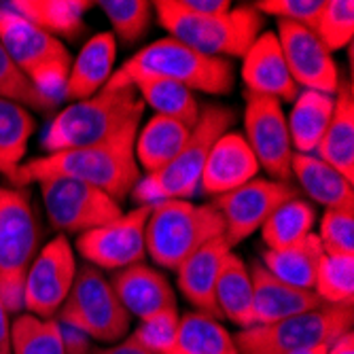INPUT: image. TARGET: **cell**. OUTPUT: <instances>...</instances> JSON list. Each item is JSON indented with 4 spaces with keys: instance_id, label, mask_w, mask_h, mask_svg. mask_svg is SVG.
Listing matches in <instances>:
<instances>
[{
    "instance_id": "cell-1",
    "label": "cell",
    "mask_w": 354,
    "mask_h": 354,
    "mask_svg": "<svg viewBox=\"0 0 354 354\" xmlns=\"http://www.w3.org/2000/svg\"><path fill=\"white\" fill-rule=\"evenodd\" d=\"M138 130L140 127L125 130L102 145L55 151L37 159H28L17 168L9 183L11 187H28L49 178H71L109 193L121 204L140 180V166L134 153Z\"/></svg>"
},
{
    "instance_id": "cell-2",
    "label": "cell",
    "mask_w": 354,
    "mask_h": 354,
    "mask_svg": "<svg viewBox=\"0 0 354 354\" xmlns=\"http://www.w3.org/2000/svg\"><path fill=\"white\" fill-rule=\"evenodd\" d=\"M145 104L134 87H104L87 100L71 102L45 127L47 153L81 149L113 140L132 127H140Z\"/></svg>"
},
{
    "instance_id": "cell-3",
    "label": "cell",
    "mask_w": 354,
    "mask_h": 354,
    "mask_svg": "<svg viewBox=\"0 0 354 354\" xmlns=\"http://www.w3.org/2000/svg\"><path fill=\"white\" fill-rule=\"evenodd\" d=\"M168 79L185 85L193 93L225 95L234 89L236 71L230 59L208 57L187 45L164 37L136 51L113 73L104 87H132L136 79Z\"/></svg>"
},
{
    "instance_id": "cell-4",
    "label": "cell",
    "mask_w": 354,
    "mask_h": 354,
    "mask_svg": "<svg viewBox=\"0 0 354 354\" xmlns=\"http://www.w3.org/2000/svg\"><path fill=\"white\" fill-rule=\"evenodd\" d=\"M157 21L168 37L208 57H244L263 30V15L250 7H232L223 15H193L176 7L174 0L153 3Z\"/></svg>"
},
{
    "instance_id": "cell-5",
    "label": "cell",
    "mask_w": 354,
    "mask_h": 354,
    "mask_svg": "<svg viewBox=\"0 0 354 354\" xmlns=\"http://www.w3.org/2000/svg\"><path fill=\"white\" fill-rule=\"evenodd\" d=\"M236 113L223 104H206L200 111L198 123L191 127L189 140L168 166L153 174H145L132 196L140 206L164 200H191L200 189V178L210 147L218 136L232 130Z\"/></svg>"
},
{
    "instance_id": "cell-6",
    "label": "cell",
    "mask_w": 354,
    "mask_h": 354,
    "mask_svg": "<svg viewBox=\"0 0 354 354\" xmlns=\"http://www.w3.org/2000/svg\"><path fill=\"white\" fill-rule=\"evenodd\" d=\"M225 236V225L212 204L164 200L151 204L147 218V254L164 270L176 268L204 244Z\"/></svg>"
},
{
    "instance_id": "cell-7",
    "label": "cell",
    "mask_w": 354,
    "mask_h": 354,
    "mask_svg": "<svg viewBox=\"0 0 354 354\" xmlns=\"http://www.w3.org/2000/svg\"><path fill=\"white\" fill-rule=\"evenodd\" d=\"M39 221L28 187L0 185V301L24 312V280L39 252Z\"/></svg>"
},
{
    "instance_id": "cell-8",
    "label": "cell",
    "mask_w": 354,
    "mask_h": 354,
    "mask_svg": "<svg viewBox=\"0 0 354 354\" xmlns=\"http://www.w3.org/2000/svg\"><path fill=\"white\" fill-rule=\"evenodd\" d=\"M0 43L45 98L55 104L64 100V87L73 64L66 45L24 19L7 3H0Z\"/></svg>"
},
{
    "instance_id": "cell-9",
    "label": "cell",
    "mask_w": 354,
    "mask_h": 354,
    "mask_svg": "<svg viewBox=\"0 0 354 354\" xmlns=\"http://www.w3.org/2000/svg\"><path fill=\"white\" fill-rule=\"evenodd\" d=\"M352 306H320L272 325L240 329L234 342L240 354H286L299 348L331 344L352 331Z\"/></svg>"
},
{
    "instance_id": "cell-10",
    "label": "cell",
    "mask_w": 354,
    "mask_h": 354,
    "mask_svg": "<svg viewBox=\"0 0 354 354\" xmlns=\"http://www.w3.org/2000/svg\"><path fill=\"white\" fill-rule=\"evenodd\" d=\"M62 327L102 344H117L130 329L132 316L115 295L102 270L85 263L77 270L73 288L55 314Z\"/></svg>"
},
{
    "instance_id": "cell-11",
    "label": "cell",
    "mask_w": 354,
    "mask_h": 354,
    "mask_svg": "<svg viewBox=\"0 0 354 354\" xmlns=\"http://www.w3.org/2000/svg\"><path fill=\"white\" fill-rule=\"evenodd\" d=\"M43 206L53 230L64 234H85L98 230L121 214V204L109 193L71 178H49L39 183Z\"/></svg>"
},
{
    "instance_id": "cell-12",
    "label": "cell",
    "mask_w": 354,
    "mask_h": 354,
    "mask_svg": "<svg viewBox=\"0 0 354 354\" xmlns=\"http://www.w3.org/2000/svg\"><path fill=\"white\" fill-rule=\"evenodd\" d=\"M259 166L274 178L286 183L291 176L293 145L288 136L282 102L268 95L244 91V134Z\"/></svg>"
},
{
    "instance_id": "cell-13",
    "label": "cell",
    "mask_w": 354,
    "mask_h": 354,
    "mask_svg": "<svg viewBox=\"0 0 354 354\" xmlns=\"http://www.w3.org/2000/svg\"><path fill=\"white\" fill-rule=\"evenodd\" d=\"M77 276L75 250L66 236L49 240L30 263L24 280V312L55 318Z\"/></svg>"
},
{
    "instance_id": "cell-14",
    "label": "cell",
    "mask_w": 354,
    "mask_h": 354,
    "mask_svg": "<svg viewBox=\"0 0 354 354\" xmlns=\"http://www.w3.org/2000/svg\"><path fill=\"white\" fill-rule=\"evenodd\" d=\"M293 198H297V191L288 183L257 176L250 183L214 198L212 206L223 218L225 240L234 248L259 232L272 212Z\"/></svg>"
},
{
    "instance_id": "cell-15",
    "label": "cell",
    "mask_w": 354,
    "mask_h": 354,
    "mask_svg": "<svg viewBox=\"0 0 354 354\" xmlns=\"http://www.w3.org/2000/svg\"><path fill=\"white\" fill-rule=\"evenodd\" d=\"M151 204L121 212L115 221L79 236L77 250L83 259L98 270H125L142 263L147 257L145 230Z\"/></svg>"
},
{
    "instance_id": "cell-16",
    "label": "cell",
    "mask_w": 354,
    "mask_h": 354,
    "mask_svg": "<svg viewBox=\"0 0 354 354\" xmlns=\"http://www.w3.org/2000/svg\"><path fill=\"white\" fill-rule=\"evenodd\" d=\"M276 37L286 68L299 89L304 87L310 91L335 95L342 81L339 68L333 53L320 43L312 30L291 21H278Z\"/></svg>"
},
{
    "instance_id": "cell-17",
    "label": "cell",
    "mask_w": 354,
    "mask_h": 354,
    "mask_svg": "<svg viewBox=\"0 0 354 354\" xmlns=\"http://www.w3.org/2000/svg\"><path fill=\"white\" fill-rule=\"evenodd\" d=\"M242 81L246 91L268 95L278 102H293L301 91L286 68L276 32H261L242 57Z\"/></svg>"
},
{
    "instance_id": "cell-18",
    "label": "cell",
    "mask_w": 354,
    "mask_h": 354,
    "mask_svg": "<svg viewBox=\"0 0 354 354\" xmlns=\"http://www.w3.org/2000/svg\"><path fill=\"white\" fill-rule=\"evenodd\" d=\"M259 170L261 166L246 138L240 132L230 130L218 136L210 147L200 178V189H204L212 198H218L223 193H230L257 178Z\"/></svg>"
},
{
    "instance_id": "cell-19",
    "label": "cell",
    "mask_w": 354,
    "mask_h": 354,
    "mask_svg": "<svg viewBox=\"0 0 354 354\" xmlns=\"http://www.w3.org/2000/svg\"><path fill=\"white\" fill-rule=\"evenodd\" d=\"M248 272L252 280L254 325H272L278 323V320L325 306L314 291L297 288L274 278L259 261H254Z\"/></svg>"
},
{
    "instance_id": "cell-20",
    "label": "cell",
    "mask_w": 354,
    "mask_h": 354,
    "mask_svg": "<svg viewBox=\"0 0 354 354\" xmlns=\"http://www.w3.org/2000/svg\"><path fill=\"white\" fill-rule=\"evenodd\" d=\"M109 280L127 314L136 316L138 320L176 308V295L170 280L147 263L119 270Z\"/></svg>"
},
{
    "instance_id": "cell-21",
    "label": "cell",
    "mask_w": 354,
    "mask_h": 354,
    "mask_svg": "<svg viewBox=\"0 0 354 354\" xmlns=\"http://www.w3.org/2000/svg\"><path fill=\"white\" fill-rule=\"evenodd\" d=\"M234 248L225 236L204 244L189 259H185L176 268V282L185 299L196 308V312H204L208 316L218 318L214 304V288L221 274V268Z\"/></svg>"
},
{
    "instance_id": "cell-22",
    "label": "cell",
    "mask_w": 354,
    "mask_h": 354,
    "mask_svg": "<svg viewBox=\"0 0 354 354\" xmlns=\"http://www.w3.org/2000/svg\"><path fill=\"white\" fill-rule=\"evenodd\" d=\"M115 59L117 39L111 32H98L89 41H85L77 57H73L66 87H64V98L79 102L104 89L115 73Z\"/></svg>"
},
{
    "instance_id": "cell-23",
    "label": "cell",
    "mask_w": 354,
    "mask_h": 354,
    "mask_svg": "<svg viewBox=\"0 0 354 354\" xmlns=\"http://www.w3.org/2000/svg\"><path fill=\"white\" fill-rule=\"evenodd\" d=\"M314 155L354 180V91L352 81H339L333 98V115Z\"/></svg>"
},
{
    "instance_id": "cell-24",
    "label": "cell",
    "mask_w": 354,
    "mask_h": 354,
    "mask_svg": "<svg viewBox=\"0 0 354 354\" xmlns=\"http://www.w3.org/2000/svg\"><path fill=\"white\" fill-rule=\"evenodd\" d=\"M291 174L316 204L325 206L327 210H354L352 183L316 155L295 153Z\"/></svg>"
},
{
    "instance_id": "cell-25",
    "label": "cell",
    "mask_w": 354,
    "mask_h": 354,
    "mask_svg": "<svg viewBox=\"0 0 354 354\" xmlns=\"http://www.w3.org/2000/svg\"><path fill=\"white\" fill-rule=\"evenodd\" d=\"M214 304L218 318H227L240 329H248L254 325L250 272L242 257L234 250L227 254V259L221 268L214 288Z\"/></svg>"
},
{
    "instance_id": "cell-26",
    "label": "cell",
    "mask_w": 354,
    "mask_h": 354,
    "mask_svg": "<svg viewBox=\"0 0 354 354\" xmlns=\"http://www.w3.org/2000/svg\"><path fill=\"white\" fill-rule=\"evenodd\" d=\"M191 127L162 115H153L136 134L134 153L138 166L153 174L168 166L189 140Z\"/></svg>"
},
{
    "instance_id": "cell-27",
    "label": "cell",
    "mask_w": 354,
    "mask_h": 354,
    "mask_svg": "<svg viewBox=\"0 0 354 354\" xmlns=\"http://www.w3.org/2000/svg\"><path fill=\"white\" fill-rule=\"evenodd\" d=\"M24 19L55 39H75L83 30L89 0H11L7 3Z\"/></svg>"
},
{
    "instance_id": "cell-28",
    "label": "cell",
    "mask_w": 354,
    "mask_h": 354,
    "mask_svg": "<svg viewBox=\"0 0 354 354\" xmlns=\"http://www.w3.org/2000/svg\"><path fill=\"white\" fill-rule=\"evenodd\" d=\"M333 115V95L301 89L293 100L291 115L286 117L288 136L295 153L314 155L320 138L325 136Z\"/></svg>"
},
{
    "instance_id": "cell-29",
    "label": "cell",
    "mask_w": 354,
    "mask_h": 354,
    "mask_svg": "<svg viewBox=\"0 0 354 354\" xmlns=\"http://www.w3.org/2000/svg\"><path fill=\"white\" fill-rule=\"evenodd\" d=\"M325 254L323 244H320L316 234H310L301 242L278 248V250H263L261 252V266L278 280L297 286V288H314L316 270L320 263V257Z\"/></svg>"
},
{
    "instance_id": "cell-30",
    "label": "cell",
    "mask_w": 354,
    "mask_h": 354,
    "mask_svg": "<svg viewBox=\"0 0 354 354\" xmlns=\"http://www.w3.org/2000/svg\"><path fill=\"white\" fill-rule=\"evenodd\" d=\"M168 354H240L234 335L221 320L204 312H187L178 320V333Z\"/></svg>"
},
{
    "instance_id": "cell-31",
    "label": "cell",
    "mask_w": 354,
    "mask_h": 354,
    "mask_svg": "<svg viewBox=\"0 0 354 354\" xmlns=\"http://www.w3.org/2000/svg\"><path fill=\"white\" fill-rule=\"evenodd\" d=\"M132 87L138 91L145 106H151L155 115L176 119L189 127H193L200 119V102L196 93L187 89L180 83L168 81V79H136Z\"/></svg>"
},
{
    "instance_id": "cell-32",
    "label": "cell",
    "mask_w": 354,
    "mask_h": 354,
    "mask_svg": "<svg viewBox=\"0 0 354 354\" xmlns=\"http://www.w3.org/2000/svg\"><path fill=\"white\" fill-rule=\"evenodd\" d=\"M35 130L37 121L26 106L0 98V174L7 176V180L24 164Z\"/></svg>"
},
{
    "instance_id": "cell-33",
    "label": "cell",
    "mask_w": 354,
    "mask_h": 354,
    "mask_svg": "<svg viewBox=\"0 0 354 354\" xmlns=\"http://www.w3.org/2000/svg\"><path fill=\"white\" fill-rule=\"evenodd\" d=\"M314 223H316V210L312 204H308L301 198H293L278 206L272 216L263 223L261 240L268 250H278L293 246L314 234Z\"/></svg>"
},
{
    "instance_id": "cell-34",
    "label": "cell",
    "mask_w": 354,
    "mask_h": 354,
    "mask_svg": "<svg viewBox=\"0 0 354 354\" xmlns=\"http://www.w3.org/2000/svg\"><path fill=\"white\" fill-rule=\"evenodd\" d=\"M13 354H66L64 331L57 318H39L19 312L11 323Z\"/></svg>"
},
{
    "instance_id": "cell-35",
    "label": "cell",
    "mask_w": 354,
    "mask_h": 354,
    "mask_svg": "<svg viewBox=\"0 0 354 354\" xmlns=\"http://www.w3.org/2000/svg\"><path fill=\"white\" fill-rule=\"evenodd\" d=\"M312 291L325 306H352L354 304V254L320 257Z\"/></svg>"
},
{
    "instance_id": "cell-36",
    "label": "cell",
    "mask_w": 354,
    "mask_h": 354,
    "mask_svg": "<svg viewBox=\"0 0 354 354\" xmlns=\"http://www.w3.org/2000/svg\"><path fill=\"white\" fill-rule=\"evenodd\" d=\"M98 7L109 19L113 28L111 35L117 39V43H136L149 30L153 3H147V0H100Z\"/></svg>"
},
{
    "instance_id": "cell-37",
    "label": "cell",
    "mask_w": 354,
    "mask_h": 354,
    "mask_svg": "<svg viewBox=\"0 0 354 354\" xmlns=\"http://www.w3.org/2000/svg\"><path fill=\"white\" fill-rule=\"evenodd\" d=\"M0 98L21 104L28 111L47 113L51 109H57L55 102L45 98V95L28 81V77L19 71V66L13 62V57L9 55L3 43H0Z\"/></svg>"
},
{
    "instance_id": "cell-38",
    "label": "cell",
    "mask_w": 354,
    "mask_h": 354,
    "mask_svg": "<svg viewBox=\"0 0 354 354\" xmlns=\"http://www.w3.org/2000/svg\"><path fill=\"white\" fill-rule=\"evenodd\" d=\"M314 35L331 53L348 47L354 37V3L352 0H325Z\"/></svg>"
},
{
    "instance_id": "cell-39",
    "label": "cell",
    "mask_w": 354,
    "mask_h": 354,
    "mask_svg": "<svg viewBox=\"0 0 354 354\" xmlns=\"http://www.w3.org/2000/svg\"><path fill=\"white\" fill-rule=\"evenodd\" d=\"M178 320H180V316H178L176 308L162 310V312H157V314L140 320L138 329L130 337L155 354H168L176 342Z\"/></svg>"
},
{
    "instance_id": "cell-40",
    "label": "cell",
    "mask_w": 354,
    "mask_h": 354,
    "mask_svg": "<svg viewBox=\"0 0 354 354\" xmlns=\"http://www.w3.org/2000/svg\"><path fill=\"white\" fill-rule=\"evenodd\" d=\"M316 236L329 254H354V210H325Z\"/></svg>"
},
{
    "instance_id": "cell-41",
    "label": "cell",
    "mask_w": 354,
    "mask_h": 354,
    "mask_svg": "<svg viewBox=\"0 0 354 354\" xmlns=\"http://www.w3.org/2000/svg\"><path fill=\"white\" fill-rule=\"evenodd\" d=\"M252 7L261 15H276L280 21H291L314 32L325 0H259Z\"/></svg>"
},
{
    "instance_id": "cell-42",
    "label": "cell",
    "mask_w": 354,
    "mask_h": 354,
    "mask_svg": "<svg viewBox=\"0 0 354 354\" xmlns=\"http://www.w3.org/2000/svg\"><path fill=\"white\" fill-rule=\"evenodd\" d=\"M176 7L193 15H223L234 5L230 0H174Z\"/></svg>"
},
{
    "instance_id": "cell-43",
    "label": "cell",
    "mask_w": 354,
    "mask_h": 354,
    "mask_svg": "<svg viewBox=\"0 0 354 354\" xmlns=\"http://www.w3.org/2000/svg\"><path fill=\"white\" fill-rule=\"evenodd\" d=\"M93 354H155L147 348H142L140 344H136L132 337H127V339H121L117 342L115 346H109V348H100V350H95Z\"/></svg>"
},
{
    "instance_id": "cell-44",
    "label": "cell",
    "mask_w": 354,
    "mask_h": 354,
    "mask_svg": "<svg viewBox=\"0 0 354 354\" xmlns=\"http://www.w3.org/2000/svg\"><path fill=\"white\" fill-rule=\"evenodd\" d=\"M5 304L0 301V354H13L11 350V320Z\"/></svg>"
},
{
    "instance_id": "cell-45",
    "label": "cell",
    "mask_w": 354,
    "mask_h": 354,
    "mask_svg": "<svg viewBox=\"0 0 354 354\" xmlns=\"http://www.w3.org/2000/svg\"><path fill=\"white\" fill-rule=\"evenodd\" d=\"M327 354H354V333L348 331L339 335L335 342H331Z\"/></svg>"
},
{
    "instance_id": "cell-46",
    "label": "cell",
    "mask_w": 354,
    "mask_h": 354,
    "mask_svg": "<svg viewBox=\"0 0 354 354\" xmlns=\"http://www.w3.org/2000/svg\"><path fill=\"white\" fill-rule=\"evenodd\" d=\"M329 344H320V346H310V348H299V350H291L286 354H327Z\"/></svg>"
}]
</instances>
